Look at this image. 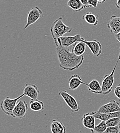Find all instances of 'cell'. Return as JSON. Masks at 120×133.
<instances>
[{"label":"cell","instance_id":"cell-1","mask_svg":"<svg viewBox=\"0 0 120 133\" xmlns=\"http://www.w3.org/2000/svg\"><path fill=\"white\" fill-rule=\"evenodd\" d=\"M56 46V53L59 62V66L65 70L73 71L81 66L84 61V55L77 56L68 48H65L56 39H53Z\"/></svg>","mask_w":120,"mask_h":133},{"label":"cell","instance_id":"cell-2","mask_svg":"<svg viewBox=\"0 0 120 133\" xmlns=\"http://www.w3.org/2000/svg\"><path fill=\"white\" fill-rule=\"evenodd\" d=\"M62 17H59L52 24L50 28V33L53 39H57L64 35L72 31V28L66 25L62 21Z\"/></svg>","mask_w":120,"mask_h":133},{"label":"cell","instance_id":"cell-3","mask_svg":"<svg viewBox=\"0 0 120 133\" xmlns=\"http://www.w3.org/2000/svg\"><path fill=\"white\" fill-rule=\"evenodd\" d=\"M23 96L24 95L22 94L15 98H10L9 97H6L0 104L1 110L7 115L12 116V112L17 104L18 100Z\"/></svg>","mask_w":120,"mask_h":133},{"label":"cell","instance_id":"cell-4","mask_svg":"<svg viewBox=\"0 0 120 133\" xmlns=\"http://www.w3.org/2000/svg\"><path fill=\"white\" fill-rule=\"evenodd\" d=\"M119 60L118 59V61L115 66V67L109 75H105L102 79V94L104 95H107L110 93L113 89V85L115 83V78L114 74L116 68L118 64Z\"/></svg>","mask_w":120,"mask_h":133},{"label":"cell","instance_id":"cell-5","mask_svg":"<svg viewBox=\"0 0 120 133\" xmlns=\"http://www.w3.org/2000/svg\"><path fill=\"white\" fill-rule=\"evenodd\" d=\"M59 95H60L70 108L72 112H77L80 110V107L77 101L67 92L66 90H62L59 92Z\"/></svg>","mask_w":120,"mask_h":133},{"label":"cell","instance_id":"cell-6","mask_svg":"<svg viewBox=\"0 0 120 133\" xmlns=\"http://www.w3.org/2000/svg\"><path fill=\"white\" fill-rule=\"evenodd\" d=\"M43 15L42 10L37 6L32 8L28 14L27 17V23L24 27V29H27L29 26L34 24L41 18Z\"/></svg>","mask_w":120,"mask_h":133},{"label":"cell","instance_id":"cell-7","mask_svg":"<svg viewBox=\"0 0 120 133\" xmlns=\"http://www.w3.org/2000/svg\"><path fill=\"white\" fill-rule=\"evenodd\" d=\"M28 107L27 102L24 100H20L17 102L11 116L15 118L23 119L26 116Z\"/></svg>","mask_w":120,"mask_h":133},{"label":"cell","instance_id":"cell-8","mask_svg":"<svg viewBox=\"0 0 120 133\" xmlns=\"http://www.w3.org/2000/svg\"><path fill=\"white\" fill-rule=\"evenodd\" d=\"M119 111H120L119 103L115 100H111L107 103L100 107L97 112L99 113H111Z\"/></svg>","mask_w":120,"mask_h":133},{"label":"cell","instance_id":"cell-9","mask_svg":"<svg viewBox=\"0 0 120 133\" xmlns=\"http://www.w3.org/2000/svg\"><path fill=\"white\" fill-rule=\"evenodd\" d=\"M82 42H84L88 47L92 53L96 56H99L102 53V45L101 43L97 40H93L92 41H88L84 38L82 37Z\"/></svg>","mask_w":120,"mask_h":133},{"label":"cell","instance_id":"cell-10","mask_svg":"<svg viewBox=\"0 0 120 133\" xmlns=\"http://www.w3.org/2000/svg\"><path fill=\"white\" fill-rule=\"evenodd\" d=\"M82 37H81L80 34H76L73 36H62L58 38L56 40L61 43L63 47L68 48L71 45L74 44L77 42H82Z\"/></svg>","mask_w":120,"mask_h":133},{"label":"cell","instance_id":"cell-11","mask_svg":"<svg viewBox=\"0 0 120 133\" xmlns=\"http://www.w3.org/2000/svg\"><path fill=\"white\" fill-rule=\"evenodd\" d=\"M24 96H27L31 99H37L39 95L38 88L34 84H26L23 89Z\"/></svg>","mask_w":120,"mask_h":133},{"label":"cell","instance_id":"cell-12","mask_svg":"<svg viewBox=\"0 0 120 133\" xmlns=\"http://www.w3.org/2000/svg\"><path fill=\"white\" fill-rule=\"evenodd\" d=\"M107 27L111 32L115 35L120 32V17L112 15L107 23Z\"/></svg>","mask_w":120,"mask_h":133},{"label":"cell","instance_id":"cell-13","mask_svg":"<svg viewBox=\"0 0 120 133\" xmlns=\"http://www.w3.org/2000/svg\"><path fill=\"white\" fill-rule=\"evenodd\" d=\"M95 117L92 113L85 114L81 119V121L84 127L88 129L92 130L95 127Z\"/></svg>","mask_w":120,"mask_h":133},{"label":"cell","instance_id":"cell-14","mask_svg":"<svg viewBox=\"0 0 120 133\" xmlns=\"http://www.w3.org/2000/svg\"><path fill=\"white\" fill-rule=\"evenodd\" d=\"M93 115L95 117L96 119L101 120L102 121H107L108 120L114 118H120V111L111 113H99L97 111L91 112Z\"/></svg>","mask_w":120,"mask_h":133},{"label":"cell","instance_id":"cell-15","mask_svg":"<svg viewBox=\"0 0 120 133\" xmlns=\"http://www.w3.org/2000/svg\"><path fill=\"white\" fill-rule=\"evenodd\" d=\"M82 84L86 85L87 83L83 82L81 77L78 74L72 75L69 79V88L71 90L77 89Z\"/></svg>","mask_w":120,"mask_h":133},{"label":"cell","instance_id":"cell-16","mask_svg":"<svg viewBox=\"0 0 120 133\" xmlns=\"http://www.w3.org/2000/svg\"><path fill=\"white\" fill-rule=\"evenodd\" d=\"M50 129L52 133H66V128L64 125L55 119L52 121Z\"/></svg>","mask_w":120,"mask_h":133},{"label":"cell","instance_id":"cell-17","mask_svg":"<svg viewBox=\"0 0 120 133\" xmlns=\"http://www.w3.org/2000/svg\"><path fill=\"white\" fill-rule=\"evenodd\" d=\"M86 86L88 88V90L92 93L97 94H102V87L99 81L96 79H93L90 83H87Z\"/></svg>","mask_w":120,"mask_h":133},{"label":"cell","instance_id":"cell-18","mask_svg":"<svg viewBox=\"0 0 120 133\" xmlns=\"http://www.w3.org/2000/svg\"><path fill=\"white\" fill-rule=\"evenodd\" d=\"M86 45L83 42H77L72 47L71 52L77 56L83 55L86 50Z\"/></svg>","mask_w":120,"mask_h":133},{"label":"cell","instance_id":"cell-19","mask_svg":"<svg viewBox=\"0 0 120 133\" xmlns=\"http://www.w3.org/2000/svg\"><path fill=\"white\" fill-rule=\"evenodd\" d=\"M67 4L68 7L77 12L81 11L85 8L80 0H69Z\"/></svg>","mask_w":120,"mask_h":133},{"label":"cell","instance_id":"cell-20","mask_svg":"<svg viewBox=\"0 0 120 133\" xmlns=\"http://www.w3.org/2000/svg\"><path fill=\"white\" fill-rule=\"evenodd\" d=\"M83 19L85 20L86 23L91 25L96 26L99 23L98 16H96L91 12L86 13L85 15L83 16Z\"/></svg>","mask_w":120,"mask_h":133},{"label":"cell","instance_id":"cell-21","mask_svg":"<svg viewBox=\"0 0 120 133\" xmlns=\"http://www.w3.org/2000/svg\"><path fill=\"white\" fill-rule=\"evenodd\" d=\"M30 108L31 110L35 112H39L44 110V106L43 101L40 100L31 99L29 103Z\"/></svg>","mask_w":120,"mask_h":133},{"label":"cell","instance_id":"cell-22","mask_svg":"<svg viewBox=\"0 0 120 133\" xmlns=\"http://www.w3.org/2000/svg\"><path fill=\"white\" fill-rule=\"evenodd\" d=\"M107 126L105 121H101L98 125L91 130L92 133H104L107 129Z\"/></svg>","mask_w":120,"mask_h":133},{"label":"cell","instance_id":"cell-23","mask_svg":"<svg viewBox=\"0 0 120 133\" xmlns=\"http://www.w3.org/2000/svg\"><path fill=\"white\" fill-rule=\"evenodd\" d=\"M106 123L108 128L120 126V118H114L107 120L106 121Z\"/></svg>","mask_w":120,"mask_h":133},{"label":"cell","instance_id":"cell-24","mask_svg":"<svg viewBox=\"0 0 120 133\" xmlns=\"http://www.w3.org/2000/svg\"><path fill=\"white\" fill-rule=\"evenodd\" d=\"M104 133H120V126L107 128Z\"/></svg>","mask_w":120,"mask_h":133},{"label":"cell","instance_id":"cell-25","mask_svg":"<svg viewBox=\"0 0 120 133\" xmlns=\"http://www.w3.org/2000/svg\"><path fill=\"white\" fill-rule=\"evenodd\" d=\"M114 93H115V96L120 101V84L117 85L115 88Z\"/></svg>","mask_w":120,"mask_h":133},{"label":"cell","instance_id":"cell-26","mask_svg":"<svg viewBox=\"0 0 120 133\" xmlns=\"http://www.w3.org/2000/svg\"><path fill=\"white\" fill-rule=\"evenodd\" d=\"M88 3L90 7H93L96 8L97 7L98 1V0H88Z\"/></svg>","mask_w":120,"mask_h":133},{"label":"cell","instance_id":"cell-27","mask_svg":"<svg viewBox=\"0 0 120 133\" xmlns=\"http://www.w3.org/2000/svg\"><path fill=\"white\" fill-rule=\"evenodd\" d=\"M81 2L85 8L90 7V6H89V3H88V0H81Z\"/></svg>","mask_w":120,"mask_h":133},{"label":"cell","instance_id":"cell-28","mask_svg":"<svg viewBox=\"0 0 120 133\" xmlns=\"http://www.w3.org/2000/svg\"><path fill=\"white\" fill-rule=\"evenodd\" d=\"M115 5H116V6L118 8V9H120V0H118L117 1L116 3H115Z\"/></svg>","mask_w":120,"mask_h":133},{"label":"cell","instance_id":"cell-29","mask_svg":"<svg viewBox=\"0 0 120 133\" xmlns=\"http://www.w3.org/2000/svg\"><path fill=\"white\" fill-rule=\"evenodd\" d=\"M115 36H116V39L118 41V42H119L120 43V32L116 35H115Z\"/></svg>","mask_w":120,"mask_h":133},{"label":"cell","instance_id":"cell-30","mask_svg":"<svg viewBox=\"0 0 120 133\" xmlns=\"http://www.w3.org/2000/svg\"><path fill=\"white\" fill-rule=\"evenodd\" d=\"M98 3H100V4H103L104 3H105V2H106V1L105 0H103V1H100V0H98Z\"/></svg>","mask_w":120,"mask_h":133},{"label":"cell","instance_id":"cell-31","mask_svg":"<svg viewBox=\"0 0 120 133\" xmlns=\"http://www.w3.org/2000/svg\"><path fill=\"white\" fill-rule=\"evenodd\" d=\"M118 59L120 61V54H119V58H118Z\"/></svg>","mask_w":120,"mask_h":133}]
</instances>
